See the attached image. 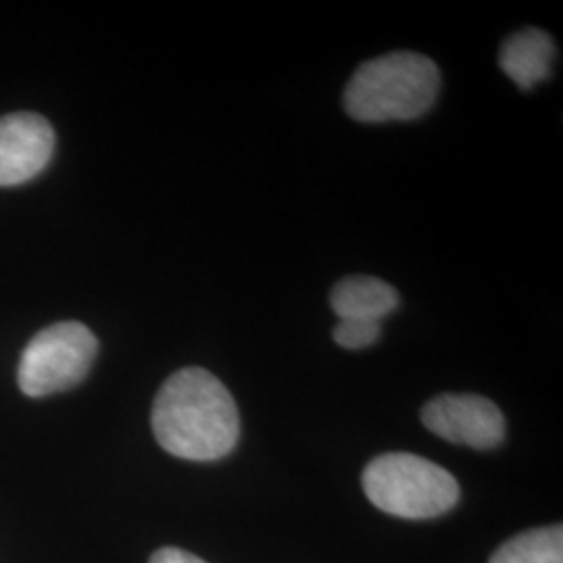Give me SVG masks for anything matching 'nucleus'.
<instances>
[{
	"label": "nucleus",
	"instance_id": "9b49d317",
	"mask_svg": "<svg viewBox=\"0 0 563 563\" xmlns=\"http://www.w3.org/2000/svg\"><path fill=\"white\" fill-rule=\"evenodd\" d=\"M148 563H207L202 562L201 558H197V555H192V553H188V551H181V549H176V547H165V549H159L153 558H151V562Z\"/></svg>",
	"mask_w": 563,
	"mask_h": 563
},
{
	"label": "nucleus",
	"instance_id": "20e7f679",
	"mask_svg": "<svg viewBox=\"0 0 563 563\" xmlns=\"http://www.w3.org/2000/svg\"><path fill=\"white\" fill-rule=\"evenodd\" d=\"M99 353L95 332L80 322H59L41 330L21 355L18 380L23 395L48 397L69 390L88 376Z\"/></svg>",
	"mask_w": 563,
	"mask_h": 563
},
{
	"label": "nucleus",
	"instance_id": "0eeeda50",
	"mask_svg": "<svg viewBox=\"0 0 563 563\" xmlns=\"http://www.w3.org/2000/svg\"><path fill=\"white\" fill-rule=\"evenodd\" d=\"M555 42L539 27H526L511 34L499 53V65L505 76L520 90H530L547 80L551 76Z\"/></svg>",
	"mask_w": 563,
	"mask_h": 563
},
{
	"label": "nucleus",
	"instance_id": "f257e3e1",
	"mask_svg": "<svg viewBox=\"0 0 563 563\" xmlns=\"http://www.w3.org/2000/svg\"><path fill=\"white\" fill-rule=\"evenodd\" d=\"M151 422L157 443L169 455L188 462L222 460L241 437L234 397L202 367H184L163 383Z\"/></svg>",
	"mask_w": 563,
	"mask_h": 563
},
{
	"label": "nucleus",
	"instance_id": "7ed1b4c3",
	"mask_svg": "<svg viewBox=\"0 0 563 563\" xmlns=\"http://www.w3.org/2000/svg\"><path fill=\"white\" fill-rule=\"evenodd\" d=\"M365 497L384 514L405 520H430L460 501V484L439 463L411 453H386L365 465Z\"/></svg>",
	"mask_w": 563,
	"mask_h": 563
},
{
	"label": "nucleus",
	"instance_id": "423d86ee",
	"mask_svg": "<svg viewBox=\"0 0 563 563\" xmlns=\"http://www.w3.org/2000/svg\"><path fill=\"white\" fill-rule=\"evenodd\" d=\"M55 151V130L38 113L0 118V186L30 181L48 165Z\"/></svg>",
	"mask_w": 563,
	"mask_h": 563
},
{
	"label": "nucleus",
	"instance_id": "39448f33",
	"mask_svg": "<svg viewBox=\"0 0 563 563\" xmlns=\"http://www.w3.org/2000/svg\"><path fill=\"white\" fill-rule=\"evenodd\" d=\"M422 422L446 443L476 451L495 449L505 439L501 409L481 395H439L423 405Z\"/></svg>",
	"mask_w": 563,
	"mask_h": 563
},
{
	"label": "nucleus",
	"instance_id": "f03ea898",
	"mask_svg": "<svg viewBox=\"0 0 563 563\" xmlns=\"http://www.w3.org/2000/svg\"><path fill=\"white\" fill-rule=\"evenodd\" d=\"M437 63L411 51L365 60L346 84L344 111L362 123L411 121L426 115L439 97Z\"/></svg>",
	"mask_w": 563,
	"mask_h": 563
},
{
	"label": "nucleus",
	"instance_id": "1a4fd4ad",
	"mask_svg": "<svg viewBox=\"0 0 563 563\" xmlns=\"http://www.w3.org/2000/svg\"><path fill=\"white\" fill-rule=\"evenodd\" d=\"M490 563H563L562 526L532 528L501 544Z\"/></svg>",
	"mask_w": 563,
	"mask_h": 563
},
{
	"label": "nucleus",
	"instance_id": "6e6552de",
	"mask_svg": "<svg viewBox=\"0 0 563 563\" xmlns=\"http://www.w3.org/2000/svg\"><path fill=\"white\" fill-rule=\"evenodd\" d=\"M330 305L339 320L383 323L399 307V292L374 276H349L332 288Z\"/></svg>",
	"mask_w": 563,
	"mask_h": 563
},
{
	"label": "nucleus",
	"instance_id": "9d476101",
	"mask_svg": "<svg viewBox=\"0 0 563 563\" xmlns=\"http://www.w3.org/2000/svg\"><path fill=\"white\" fill-rule=\"evenodd\" d=\"M383 323L363 320H339L334 325V342L346 351H362L380 339Z\"/></svg>",
	"mask_w": 563,
	"mask_h": 563
}]
</instances>
